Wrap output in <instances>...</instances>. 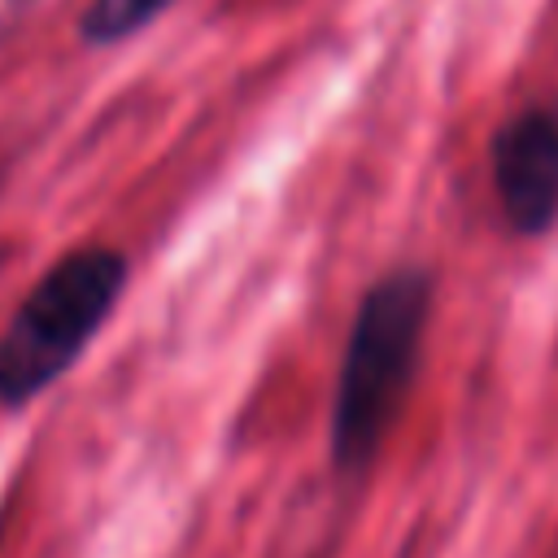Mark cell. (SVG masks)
<instances>
[{"label": "cell", "instance_id": "3957f363", "mask_svg": "<svg viewBox=\"0 0 558 558\" xmlns=\"http://www.w3.org/2000/svg\"><path fill=\"white\" fill-rule=\"evenodd\" d=\"M488 170L510 231L545 235L558 222V92L514 109L497 126Z\"/></svg>", "mask_w": 558, "mask_h": 558}, {"label": "cell", "instance_id": "277c9868", "mask_svg": "<svg viewBox=\"0 0 558 558\" xmlns=\"http://www.w3.org/2000/svg\"><path fill=\"white\" fill-rule=\"evenodd\" d=\"M174 0H92L78 17V31L87 44H118L144 31L153 17H161Z\"/></svg>", "mask_w": 558, "mask_h": 558}, {"label": "cell", "instance_id": "7a4b0ae2", "mask_svg": "<svg viewBox=\"0 0 558 558\" xmlns=\"http://www.w3.org/2000/svg\"><path fill=\"white\" fill-rule=\"evenodd\" d=\"M126 288V257L83 244L57 257L0 331V405H26L57 384Z\"/></svg>", "mask_w": 558, "mask_h": 558}, {"label": "cell", "instance_id": "6da1fadb", "mask_svg": "<svg viewBox=\"0 0 558 558\" xmlns=\"http://www.w3.org/2000/svg\"><path fill=\"white\" fill-rule=\"evenodd\" d=\"M432 296L436 288L423 266H392L357 301L331 397V462L340 475H362L375 462L397 410L405 405Z\"/></svg>", "mask_w": 558, "mask_h": 558}]
</instances>
